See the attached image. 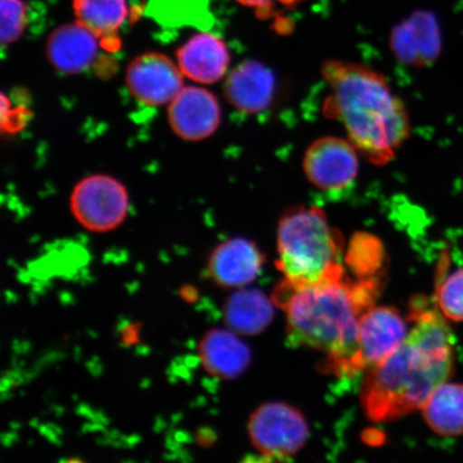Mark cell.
Instances as JSON below:
<instances>
[{
  "mask_svg": "<svg viewBox=\"0 0 463 463\" xmlns=\"http://www.w3.org/2000/svg\"><path fill=\"white\" fill-rule=\"evenodd\" d=\"M413 326L398 349L370 370L361 392L364 414L373 421L402 418L420 410L454 372V338L438 307L420 304Z\"/></svg>",
  "mask_w": 463,
  "mask_h": 463,
  "instance_id": "obj_1",
  "label": "cell"
},
{
  "mask_svg": "<svg viewBox=\"0 0 463 463\" xmlns=\"http://www.w3.org/2000/svg\"><path fill=\"white\" fill-rule=\"evenodd\" d=\"M376 292L378 281L373 278L354 283L343 276L297 288L283 282L275 302L287 312L291 344L326 353L323 369L349 375L358 321L374 306Z\"/></svg>",
  "mask_w": 463,
  "mask_h": 463,
  "instance_id": "obj_2",
  "label": "cell"
},
{
  "mask_svg": "<svg viewBox=\"0 0 463 463\" xmlns=\"http://www.w3.org/2000/svg\"><path fill=\"white\" fill-rule=\"evenodd\" d=\"M322 77L331 90L326 112L343 124L364 159L389 164L408 140L410 116L383 74L362 63L326 61Z\"/></svg>",
  "mask_w": 463,
  "mask_h": 463,
  "instance_id": "obj_3",
  "label": "cell"
},
{
  "mask_svg": "<svg viewBox=\"0 0 463 463\" xmlns=\"http://www.w3.org/2000/svg\"><path fill=\"white\" fill-rule=\"evenodd\" d=\"M277 248L278 268L289 287H309L345 276L339 262L343 239L321 208L298 206L283 213Z\"/></svg>",
  "mask_w": 463,
  "mask_h": 463,
  "instance_id": "obj_4",
  "label": "cell"
},
{
  "mask_svg": "<svg viewBox=\"0 0 463 463\" xmlns=\"http://www.w3.org/2000/svg\"><path fill=\"white\" fill-rule=\"evenodd\" d=\"M130 196L125 184L107 174H92L75 184L71 211L80 225L92 233L120 227L129 215Z\"/></svg>",
  "mask_w": 463,
  "mask_h": 463,
  "instance_id": "obj_5",
  "label": "cell"
},
{
  "mask_svg": "<svg viewBox=\"0 0 463 463\" xmlns=\"http://www.w3.org/2000/svg\"><path fill=\"white\" fill-rule=\"evenodd\" d=\"M248 432L260 455L275 460L286 459L304 448L309 438V426L293 405L269 402L251 414Z\"/></svg>",
  "mask_w": 463,
  "mask_h": 463,
  "instance_id": "obj_6",
  "label": "cell"
},
{
  "mask_svg": "<svg viewBox=\"0 0 463 463\" xmlns=\"http://www.w3.org/2000/svg\"><path fill=\"white\" fill-rule=\"evenodd\" d=\"M409 331L407 321L395 308L373 306L364 311L358 321L349 375L378 367L401 346Z\"/></svg>",
  "mask_w": 463,
  "mask_h": 463,
  "instance_id": "obj_7",
  "label": "cell"
},
{
  "mask_svg": "<svg viewBox=\"0 0 463 463\" xmlns=\"http://www.w3.org/2000/svg\"><path fill=\"white\" fill-rule=\"evenodd\" d=\"M358 155L347 138H317L307 148L303 159L307 181L324 193H340L349 188L360 171Z\"/></svg>",
  "mask_w": 463,
  "mask_h": 463,
  "instance_id": "obj_8",
  "label": "cell"
},
{
  "mask_svg": "<svg viewBox=\"0 0 463 463\" xmlns=\"http://www.w3.org/2000/svg\"><path fill=\"white\" fill-rule=\"evenodd\" d=\"M125 80L130 94L147 107L169 106L184 87L177 62L158 52L137 56L127 68Z\"/></svg>",
  "mask_w": 463,
  "mask_h": 463,
  "instance_id": "obj_9",
  "label": "cell"
},
{
  "mask_svg": "<svg viewBox=\"0 0 463 463\" xmlns=\"http://www.w3.org/2000/svg\"><path fill=\"white\" fill-rule=\"evenodd\" d=\"M167 120L174 135L187 142H200L215 135L222 121L218 98L202 86H184L167 106Z\"/></svg>",
  "mask_w": 463,
  "mask_h": 463,
  "instance_id": "obj_10",
  "label": "cell"
},
{
  "mask_svg": "<svg viewBox=\"0 0 463 463\" xmlns=\"http://www.w3.org/2000/svg\"><path fill=\"white\" fill-rule=\"evenodd\" d=\"M390 46L397 61L407 66L430 67L442 52V36L436 15L420 10L392 28Z\"/></svg>",
  "mask_w": 463,
  "mask_h": 463,
  "instance_id": "obj_11",
  "label": "cell"
},
{
  "mask_svg": "<svg viewBox=\"0 0 463 463\" xmlns=\"http://www.w3.org/2000/svg\"><path fill=\"white\" fill-rule=\"evenodd\" d=\"M264 256L256 242L235 237L213 249L207 260V275L215 285L241 288L257 279Z\"/></svg>",
  "mask_w": 463,
  "mask_h": 463,
  "instance_id": "obj_12",
  "label": "cell"
},
{
  "mask_svg": "<svg viewBox=\"0 0 463 463\" xmlns=\"http://www.w3.org/2000/svg\"><path fill=\"white\" fill-rule=\"evenodd\" d=\"M275 73L258 61H245L224 78L223 95L237 111L260 114L270 107L276 94Z\"/></svg>",
  "mask_w": 463,
  "mask_h": 463,
  "instance_id": "obj_13",
  "label": "cell"
},
{
  "mask_svg": "<svg viewBox=\"0 0 463 463\" xmlns=\"http://www.w3.org/2000/svg\"><path fill=\"white\" fill-rule=\"evenodd\" d=\"M176 62L184 78L196 84L212 85L227 77L231 53L222 38L200 33L177 50Z\"/></svg>",
  "mask_w": 463,
  "mask_h": 463,
  "instance_id": "obj_14",
  "label": "cell"
},
{
  "mask_svg": "<svg viewBox=\"0 0 463 463\" xmlns=\"http://www.w3.org/2000/svg\"><path fill=\"white\" fill-rule=\"evenodd\" d=\"M100 39L79 22L62 25L50 34L45 54L56 71L80 74L90 68L99 52Z\"/></svg>",
  "mask_w": 463,
  "mask_h": 463,
  "instance_id": "obj_15",
  "label": "cell"
},
{
  "mask_svg": "<svg viewBox=\"0 0 463 463\" xmlns=\"http://www.w3.org/2000/svg\"><path fill=\"white\" fill-rule=\"evenodd\" d=\"M198 355L203 368L222 380L239 378L251 362L250 347L230 328L212 329L203 335Z\"/></svg>",
  "mask_w": 463,
  "mask_h": 463,
  "instance_id": "obj_16",
  "label": "cell"
},
{
  "mask_svg": "<svg viewBox=\"0 0 463 463\" xmlns=\"http://www.w3.org/2000/svg\"><path fill=\"white\" fill-rule=\"evenodd\" d=\"M222 314L225 326L240 335L264 332L275 316L273 304L262 291L245 288L230 295Z\"/></svg>",
  "mask_w": 463,
  "mask_h": 463,
  "instance_id": "obj_17",
  "label": "cell"
},
{
  "mask_svg": "<svg viewBox=\"0 0 463 463\" xmlns=\"http://www.w3.org/2000/svg\"><path fill=\"white\" fill-rule=\"evenodd\" d=\"M422 416L433 432L454 438L463 434V384L445 382L421 407Z\"/></svg>",
  "mask_w": 463,
  "mask_h": 463,
  "instance_id": "obj_18",
  "label": "cell"
},
{
  "mask_svg": "<svg viewBox=\"0 0 463 463\" xmlns=\"http://www.w3.org/2000/svg\"><path fill=\"white\" fill-rule=\"evenodd\" d=\"M77 22L100 39L104 48L112 49L116 34L128 17L126 0H74Z\"/></svg>",
  "mask_w": 463,
  "mask_h": 463,
  "instance_id": "obj_19",
  "label": "cell"
},
{
  "mask_svg": "<svg viewBox=\"0 0 463 463\" xmlns=\"http://www.w3.org/2000/svg\"><path fill=\"white\" fill-rule=\"evenodd\" d=\"M383 260V247L381 242L368 234H357L351 241L346 262L361 279L372 278L380 269Z\"/></svg>",
  "mask_w": 463,
  "mask_h": 463,
  "instance_id": "obj_20",
  "label": "cell"
},
{
  "mask_svg": "<svg viewBox=\"0 0 463 463\" xmlns=\"http://www.w3.org/2000/svg\"><path fill=\"white\" fill-rule=\"evenodd\" d=\"M437 304L448 320L463 322V269H457L438 287Z\"/></svg>",
  "mask_w": 463,
  "mask_h": 463,
  "instance_id": "obj_21",
  "label": "cell"
},
{
  "mask_svg": "<svg viewBox=\"0 0 463 463\" xmlns=\"http://www.w3.org/2000/svg\"><path fill=\"white\" fill-rule=\"evenodd\" d=\"M2 44L9 46L20 40L27 25V5L23 0H0Z\"/></svg>",
  "mask_w": 463,
  "mask_h": 463,
  "instance_id": "obj_22",
  "label": "cell"
},
{
  "mask_svg": "<svg viewBox=\"0 0 463 463\" xmlns=\"http://www.w3.org/2000/svg\"><path fill=\"white\" fill-rule=\"evenodd\" d=\"M2 129L8 133L16 132L21 125H25L26 112H17V109H13V102L9 98L2 95Z\"/></svg>",
  "mask_w": 463,
  "mask_h": 463,
  "instance_id": "obj_23",
  "label": "cell"
},
{
  "mask_svg": "<svg viewBox=\"0 0 463 463\" xmlns=\"http://www.w3.org/2000/svg\"><path fill=\"white\" fill-rule=\"evenodd\" d=\"M246 7H251L258 10L260 15H266L271 13V9L275 7L276 4L283 5H292L299 0H236Z\"/></svg>",
  "mask_w": 463,
  "mask_h": 463,
  "instance_id": "obj_24",
  "label": "cell"
}]
</instances>
